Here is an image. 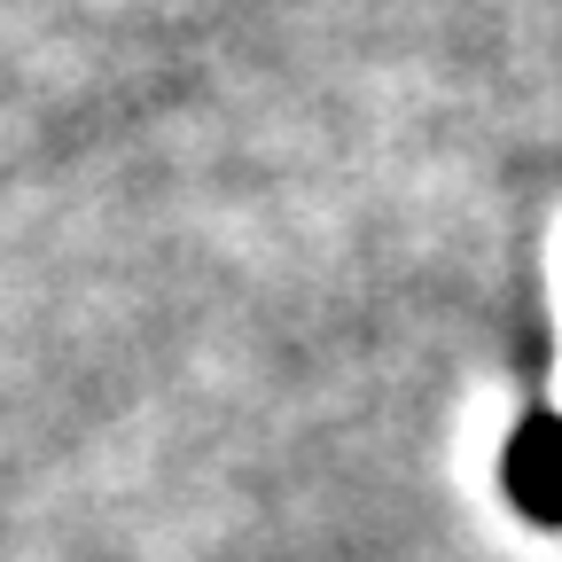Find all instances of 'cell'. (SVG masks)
<instances>
[{
	"mask_svg": "<svg viewBox=\"0 0 562 562\" xmlns=\"http://www.w3.org/2000/svg\"><path fill=\"white\" fill-rule=\"evenodd\" d=\"M501 476H508V501L531 524H562V414H524L516 422Z\"/></svg>",
	"mask_w": 562,
	"mask_h": 562,
	"instance_id": "obj_1",
	"label": "cell"
}]
</instances>
